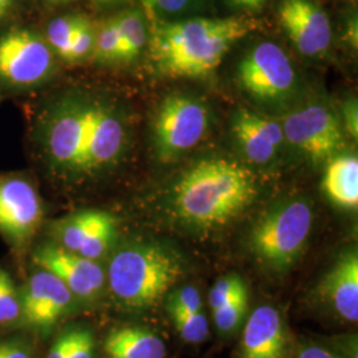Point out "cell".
<instances>
[{
	"label": "cell",
	"instance_id": "9a60e30c",
	"mask_svg": "<svg viewBox=\"0 0 358 358\" xmlns=\"http://www.w3.org/2000/svg\"><path fill=\"white\" fill-rule=\"evenodd\" d=\"M232 133L245 158L255 165L268 164L285 141L282 124L244 109L235 115Z\"/></svg>",
	"mask_w": 358,
	"mask_h": 358
},
{
	"label": "cell",
	"instance_id": "f546056e",
	"mask_svg": "<svg viewBox=\"0 0 358 358\" xmlns=\"http://www.w3.org/2000/svg\"><path fill=\"white\" fill-rule=\"evenodd\" d=\"M194 0H142L148 13H178L186 11Z\"/></svg>",
	"mask_w": 358,
	"mask_h": 358
},
{
	"label": "cell",
	"instance_id": "83f0119b",
	"mask_svg": "<svg viewBox=\"0 0 358 358\" xmlns=\"http://www.w3.org/2000/svg\"><path fill=\"white\" fill-rule=\"evenodd\" d=\"M94 32L96 31L90 22L81 27L71 41L69 51H68V56H66L65 62L77 63L92 55L93 47H94Z\"/></svg>",
	"mask_w": 358,
	"mask_h": 358
},
{
	"label": "cell",
	"instance_id": "d6986e66",
	"mask_svg": "<svg viewBox=\"0 0 358 358\" xmlns=\"http://www.w3.org/2000/svg\"><path fill=\"white\" fill-rule=\"evenodd\" d=\"M108 358H165V343L141 328H122L110 333L103 344Z\"/></svg>",
	"mask_w": 358,
	"mask_h": 358
},
{
	"label": "cell",
	"instance_id": "ffe728a7",
	"mask_svg": "<svg viewBox=\"0 0 358 358\" xmlns=\"http://www.w3.org/2000/svg\"><path fill=\"white\" fill-rule=\"evenodd\" d=\"M121 35V59L133 60L148 43V31L141 11L128 10L115 17Z\"/></svg>",
	"mask_w": 358,
	"mask_h": 358
},
{
	"label": "cell",
	"instance_id": "6da1fadb",
	"mask_svg": "<svg viewBox=\"0 0 358 358\" xmlns=\"http://www.w3.org/2000/svg\"><path fill=\"white\" fill-rule=\"evenodd\" d=\"M35 141L55 176L85 178L118 162L128 130L113 105L99 99L65 97L43 109Z\"/></svg>",
	"mask_w": 358,
	"mask_h": 358
},
{
	"label": "cell",
	"instance_id": "4dcf8cb0",
	"mask_svg": "<svg viewBox=\"0 0 358 358\" xmlns=\"http://www.w3.org/2000/svg\"><path fill=\"white\" fill-rule=\"evenodd\" d=\"M358 109L356 100H350L344 106V125L348 133L357 140L358 136Z\"/></svg>",
	"mask_w": 358,
	"mask_h": 358
},
{
	"label": "cell",
	"instance_id": "836d02e7",
	"mask_svg": "<svg viewBox=\"0 0 358 358\" xmlns=\"http://www.w3.org/2000/svg\"><path fill=\"white\" fill-rule=\"evenodd\" d=\"M297 358H338L337 356H334L332 352L327 350L325 348H321V346H308L306 348Z\"/></svg>",
	"mask_w": 358,
	"mask_h": 358
},
{
	"label": "cell",
	"instance_id": "e0dca14e",
	"mask_svg": "<svg viewBox=\"0 0 358 358\" xmlns=\"http://www.w3.org/2000/svg\"><path fill=\"white\" fill-rule=\"evenodd\" d=\"M321 299L349 322L358 320V255L348 251L340 256L319 285Z\"/></svg>",
	"mask_w": 358,
	"mask_h": 358
},
{
	"label": "cell",
	"instance_id": "5b68a950",
	"mask_svg": "<svg viewBox=\"0 0 358 358\" xmlns=\"http://www.w3.org/2000/svg\"><path fill=\"white\" fill-rule=\"evenodd\" d=\"M312 224L313 210L308 202L287 201L256 222L250 234V248L271 268H289L304 251Z\"/></svg>",
	"mask_w": 358,
	"mask_h": 358
},
{
	"label": "cell",
	"instance_id": "cb8c5ba5",
	"mask_svg": "<svg viewBox=\"0 0 358 358\" xmlns=\"http://www.w3.org/2000/svg\"><path fill=\"white\" fill-rule=\"evenodd\" d=\"M248 309V294L244 291L224 306L213 310L214 321L220 332L231 333L243 322Z\"/></svg>",
	"mask_w": 358,
	"mask_h": 358
},
{
	"label": "cell",
	"instance_id": "9c48e42d",
	"mask_svg": "<svg viewBox=\"0 0 358 358\" xmlns=\"http://www.w3.org/2000/svg\"><path fill=\"white\" fill-rule=\"evenodd\" d=\"M53 68V51L38 34L13 29L0 38V78L7 84L35 87L51 76Z\"/></svg>",
	"mask_w": 358,
	"mask_h": 358
},
{
	"label": "cell",
	"instance_id": "f1b7e54d",
	"mask_svg": "<svg viewBox=\"0 0 358 358\" xmlns=\"http://www.w3.org/2000/svg\"><path fill=\"white\" fill-rule=\"evenodd\" d=\"M94 341L93 336L88 329L73 331L72 346L66 358H93Z\"/></svg>",
	"mask_w": 358,
	"mask_h": 358
},
{
	"label": "cell",
	"instance_id": "ac0fdd59",
	"mask_svg": "<svg viewBox=\"0 0 358 358\" xmlns=\"http://www.w3.org/2000/svg\"><path fill=\"white\" fill-rule=\"evenodd\" d=\"M321 186L334 205L349 210L357 208V155L341 154L332 157L328 161Z\"/></svg>",
	"mask_w": 358,
	"mask_h": 358
},
{
	"label": "cell",
	"instance_id": "44dd1931",
	"mask_svg": "<svg viewBox=\"0 0 358 358\" xmlns=\"http://www.w3.org/2000/svg\"><path fill=\"white\" fill-rule=\"evenodd\" d=\"M90 20L81 15H64L53 19L47 27V43L59 57L66 60L69 45L77 31Z\"/></svg>",
	"mask_w": 358,
	"mask_h": 358
},
{
	"label": "cell",
	"instance_id": "5bb4252c",
	"mask_svg": "<svg viewBox=\"0 0 358 358\" xmlns=\"http://www.w3.org/2000/svg\"><path fill=\"white\" fill-rule=\"evenodd\" d=\"M72 296L57 276L40 268L29 278L20 294L22 320L32 328L50 329L71 307Z\"/></svg>",
	"mask_w": 358,
	"mask_h": 358
},
{
	"label": "cell",
	"instance_id": "d4e9b609",
	"mask_svg": "<svg viewBox=\"0 0 358 358\" xmlns=\"http://www.w3.org/2000/svg\"><path fill=\"white\" fill-rule=\"evenodd\" d=\"M179 336L190 343L198 344L208 337V322L203 310L192 313H170Z\"/></svg>",
	"mask_w": 358,
	"mask_h": 358
},
{
	"label": "cell",
	"instance_id": "8d00e7d4",
	"mask_svg": "<svg viewBox=\"0 0 358 358\" xmlns=\"http://www.w3.org/2000/svg\"><path fill=\"white\" fill-rule=\"evenodd\" d=\"M43 1L50 4L52 7H59V6H66V4H69V3H72L75 0H43Z\"/></svg>",
	"mask_w": 358,
	"mask_h": 358
},
{
	"label": "cell",
	"instance_id": "4316f807",
	"mask_svg": "<svg viewBox=\"0 0 358 358\" xmlns=\"http://www.w3.org/2000/svg\"><path fill=\"white\" fill-rule=\"evenodd\" d=\"M167 309L169 313H192L203 310L201 294L196 288L192 287L179 288L169 296Z\"/></svg>",
	"mask_w": 358,
	"mask_h": 358
},
{
	"label": "cell",
	"instance_id": "30bf717a",
	"mask_svg": "<svg viewBox=\"0 0 358 358\" xmlns=\"http://www.w3.org/2000/svg\"><path fill=\"white\" fill-rule=\"evenodd\" d=\"M43 220V205L36 189L20 177L0 178V234L22 247L36 234Z\"/></svg>",
	"mask_w": 358,
	"mask_h": 358
},
{
	"label": "cell",
	"instance_id": "4fadbf2b",
	"mask_svg": "<svg viewBox=\"0 0 358 358\" xmlns=\"http://www.w3.org/2000/svg\"><path fill=\"white\" fill-rule=\"evenodd\" d=\"M34 262L40 268L57 276L72 294L78 297H93L103 287L105 275L97 262L71 252L59 244L38 247L34 254Z\"/></svg>",
	"mask_w": 358,
	"mask_h": 358
},
{
	"label": "cell",
	"instance_id": "f35d334b",
	"mask_svg": "<svg viewBox=\"0 0 358 358\" xmlns=\"http://www.w3.org/2000/svg\"><path fill=\"white\" fill-rule=\"evenodd\" d=\"M1 346H3V343H0V350H1Z\"/></svg>",
	"mask_w": 358,
	"mask_h": 358
},
{
	"label": "cell",
	"instance_id": "7c38bea8",
	"mask_svg": "<svg viewBox=\"0 0 358 358\" xmlns=\"http://www.w3.org/2000/svg\"><path fill=\"white\" fill-rule=\"evenodd\" d=\"M278 17L287 36L304 56H319L329 48L332 26L327 13L313 0H282Z\"/></svg>",
	"mask_w": 358,
	"mask_h": 358
},
{
	"label": "cell",
	"instance_id": "8fae6325",
	"mask_svg": "<svg viewBox=\"0 0 358 358\" xmlns=\"http://www.w3.org/2000/svg\"><path fill=\"white\" fill-rule=\"evenodd\" d=\"M115 219L108 213L88 210L60 219L52 226L59 245L97 262L115 239Z\"/></svg>",
	"mask_w": 358,
	"mask_h": 358
},
{
	"label": "cell",
	"instance_id": "7402d4cb",
	"mask_svg": "<svg viewBox=\"0 0 358 358\" xmlns=\"http://www.w3.org/2000/svg\"><path fill=\"white\" fill-rule=\"evenodd\" d=\"M93 57L101 63L120 62L121 59V35L115 17L105 20L94 32Z\"/></svg>",
	"mask_w": 358,
	"mask_h": 358
},
{
	"label": "cell",
	"instance_id": "8992f818",
	"mask_svg": "<svg viewBox=\"0 0 358 358\" xmlns=\"http://www.w3.org/2000/svg\"><path fill=\"white\" fill-rule=\"evenodd\" d=\"M210 112L201 100L187 94H171L155 110L153 141L161 161H173L205 138Z\"/></svg>",
	"mask_w": 358,
	"mask_h": 358
},
{
	"label": "cell",
	"instance_id": "1f68e13d",
	"mask_svg": "<svg viewBox=\"0 0 358 358\" xmlns=\"http://www.w3.org/2000/svg\"><path fill=\"white\" fill-rule=\"evenodd\" d=\"M72 340H73V331L63 333L53 343L47 358H66L68 353H69V349L72 346Z\"/></svg>",
	"mask_w": 358,
	"mask_h": 358
},
{
	"label": "cell",
	"instance_id": "52a82bcc",
	"mask_svg": "<svg viewBox=\"0 0 358 358\" xmlns=\"http://www.w3.org/2000/svg\"><path fill=\"white\" fill-rule=\"evenodd\" d=\"M238 81L250 96L262 103H280L294 93V65L282 47L264 41L241 62Z\"/></svg>",
	"mask_w": 358,
	"mask_h": 358
},
{
	"label": "cell",
	"instance_id": "d6a6232c",
	"mask_svg": "<svg viewBox=\"0 0 358 358\" xmlns=\"http://www.w3.org/2000/svg\"><path fill=\"white\" fill-rule=\"evenodd\" d=\"M0 358H32L29 350L20 343H3Z\"/></svg>",
	"mask_w": 358,
	"mask_h": 358
},
{
	"label": "cell",
	"instance_id": "277c9868",
	"mask_svg": "<svg viewBox=\"0 0 358 358\" xmlns=\"http://www.w3.org/2000/svg\"><path fill=\"white\" fill-rule=\"evenodd\" d=\"M183 276L182 260L161 244H131L115 252L108 278L115 299L136 309L153 307Z\"/></svg>",
	"mask_w": 358,
	"mask_h": 358
},
{
	"label": "cell",
	"instance_id": "d590c367",
	"mask_svg": "<svg viewBox=\"0 0 358 358\" xmlns=\"http://www.w3.org/2000/svg\"><path fill=\"white\" fill-rule=\"evenodd\" d=\"M15 0H0V20L8 13Z\"/></svg>",
	"mask_w": 358,
	"mask_h": 358
},
{
	"label": "cell",
	"instance_id": "484cf974",
	"mask_svg": "<svg viewBox=\"0 0 358 358\" xmlns=\"http://www.w3.org/2000/svg\"><path fill=\"white\" fill-rule=\"evenodd\" d=\"M244 291H247V288H245V284L241 276L230 275V276L222 278L220 280H217L214 284V287L211 288V291L208 294L210 307L213 310L217 309Z\"/></svg>",
	"mask_w": 358,
	"mask_h": 358
},
{
	"label": "cell",
	"instance_id": "ba28073f",
	"mask_svg": "<svg viewBox=\"0 0 358 358\" xmlns=\"http://www.w3.org/2000/svg\"><path fill=\"white\" fill-rule=\"evenodd\" d=\"M284 140L315 162L329 161L344 146L338 115L325 103H308L284 118Z\"/></svg>",
	"mask_w": 358,
	"mask_h": 358
},
{
	"label": "cell",
	"instance_id": "603a6c76",
	"mask_svg": "<svg viewBox=\"0 0 358 358\" xmlns=\"http://www.w3.org/2000/svg\"><path fill=\"white\" fill-rule=\"evenodd\" d=\"M22 320L20 294L10 273L0 268V325H13Z\"/></svg>",
	"mask_w": 358,
	"mask_h": 358
},
{
	"label": "cell",
	"instance_id": "74e56055",
	"mask_svg": "<svg viewBox=\"0 0 358 358\" xmlns=\"http://www.w3.org/2000/svg\"><path fill=\"white\" fill-rule=\"evenodd\" d=\"M121 1H124V0H94V3H97L99 6H103V7L115 6V4H118Z\"/></svg>",
	"mask_w": 358,
	"mask_h": 358
},
{
	"label": "cell",
	"instance_id": "2e32d148",
	"mask_svg": "<svg viewBox=\"0 0 358 358\" xmlns=\"http://www.w3.org/2000/svg\"><path fill=\"white\" fill-rule=\"evenodd\" d=\"M285 349L280 313L269 306L256 308L244 327L241 358H285Z\"/></svg>",
	"mask_w": 358,
	"mask_h": 358
},
{
	"label": "cell",
	"instance_id": "3957f363",
	"mask_svg": "<svg viewBox=\"0 0 358 358\" xmlns=\"http://www.w3.org/2000/svg\"><path fill=\"white\" fill-rule=\"evenodd\" d=\"M257 28L247 17L190 19L154 27L149 53L169 77H203L217 69L231 45Z\"/></svg>",
	"mask_w": 358,
	"mask_h": 358
},
{
	"label": "cell",
	"instance_id": "7a4b0ae2",
	"mask_svg": "<svg viewBox=\"0 0 358 358\" xmlns=\"http://www.w3.org/2000/svg\"><path fill=\"white\" fill-rule=\"evenodd\" d=\"M254 173L227 158L196 162L177 180L174 211L180 220L198 229L226 226L239 217L257 196Z\"/></svg>",
	"mask_w": 358,
	"mask_h": 358
},
{
	"label": "cell",
	"instance_id": "e575fe53",
	"mask_svg": "<svg viewBox=\"0 0 358 358\" xmlns=\"http://www.w3.org/2000/svg\"><path fill=\"white\" fill-rule=\"evenodd\" d=\"M267 0H229L232 7L245 11H257L260 10Z\"/></svg>",
	"mask_w": 358,
	"mask_h": 358
}]
</instances>
